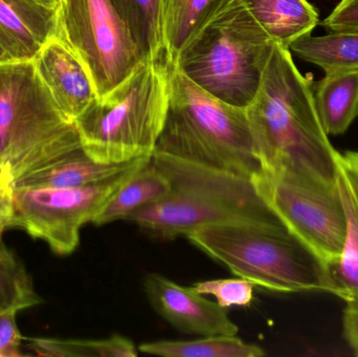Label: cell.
Wrapping results in <instances>:
<instances>
[{
	"label": "cell",
	"mask_w": 358,
	"mask_h": 357,
	"mask_svg": "<svg viewBox=\"0 0 358 357\" xmlns=\"http://www.w3.org/2000/svg\"><path fill=\"white\" fill-rule=\"evenodd\" d=\"M261 169L288 170L336 184L338 151L315 106L310 80L275 43L256 96L245 108Z\"/></svg>",
	"instance_id": "1"
},
{
	"label": "cell",
	"mask_w": 358,
	"mask_h": 357,
	"mask_svg": "<svg viewBox=\"0 0 358 357\" xmlns=\"http://www.w3.org/2000/svg\"><path fill=\"white\" fill-rule=\"evenodd\" d=\"M170 191L169 180L151 159L109 198L92 224L105 226L126 220L134 212L165 198Z\"/></svg>",
	"instance_id": "17"
},
{
	"label": "cell",
	"mask_w": 358,
	"mask_h": 357,
	"mask_svg": "<svg viewBox=\"0 0 358 357\" xmlns=\"http://www.w3.org/2000/svg\"><path fill=\"white\" fill-rule=\"evenodd\" d=\"M275 43L289 50L296 40L311 35L319 10L308 0H242Z\"/></svg>",
	"instance_id": "16"
},
{
	"label": "cell",
	"mask_w": 358,
	"mask_h": 357,
	"mask_svg": "<svg viewBox=\"0 0 358 357\" xmlns=\"http://www.w3.org/2000/svg\"><path fill=\"white\" fill-rule=\"evenodd\" d=\"M152 161L167 176L171 191L162 201L130 214L126 221L155 238L187 236L216 224H284L252 178L164 153H153Z\"/></svg>",
	"instance_id": "2"
},
{
	"label": "cell",
	"mask_w": 358,
	"mask_h": 357,
	"mask_svg": "<svg viewBox=\"0 0 358 357\" xmlns=\"http://www.w3.org/2000/svg\"><path fill=\"white\" fill-rule=\"evenodd\" d=\"M343 335L355 356H358V303L346 302L343 312Z\"/></svg>",
	"instance_id": "30"
},
{
	"label": "cell",
	"mask_w": 358,
	"mask_h": 357,
	"mask_svg": "<svg viewBox=\"0 0 358 357\" xmlns=\"http://www.w3.org/2000/svg\"><path fill=\"white\" fill-rule=\"evenodd\" d=\"M338 182L355 199L358 207V151H345L338 154Z\"/></svg>",
	"instance_id": "29"
},
{
	"label": "cell",
	"mask_w": 358,
	"mask_h": 357,
	"mask_svg": "<svg viewBox=\"0 0 358 357\" xmlns=\"http://www.w3.org/2000/svg\"><path fill=\"white\" fill-rule=\"evenodd\" d=\"M31 1L38 2V3L43 4L50 8H55V6H56V0H31Z\"/></svg>",
	"instance_id": "32"
},
{
	"label": "cell",
	"mask_w": 358,
	"mask_h": 357,
	"mask_svg": "<svg viewBox=\"0 0 358 357\" xmlns=\"http://www.w3.org/2000/svg\"><path fill=\"white\" fill-rule=\"evenodd\" d=\"M152 157L99 184L75 188H15L10 228L41 239L58 255L77 249L80 231L92 224L105 203Z\"/></svg>",
	"instance_id": "10"
},
{
	"label": "cell",
	"mask_w": 358,
	"mask_h": 357,
	"mask_svg": "<svg viewBox=\"0 0 358 357\" xmlns=\"http://www.w3.org/2000/svg\"><path fill=\"white\" fill-rule=\"evenodd\" d=\"M31 348L39 356L59 357H107L105 340H31Z\"/></svg>",
	"instance_id": "25"
},
{
	"label": "cell",
	"mask_w": 358,
	"mask_h": 357,
	"mask_svg": "<svg viewBox=\"0 0 358 357\" xmlns=\"http://www.w3.org/2000/svg\"><path fill=\"white\" fill-rule=\"evenodd\" d=\"M54 31L55 8L31 0H0V45L13 60H33Z\"/></svg>",
	"instance_id": "13"
},
{
	"label": "cell",
	"mask_w": 358,
	"mask_h": 357,
	"mask_svg": "<svg viewBox=\"0 0 358 357\" xmlns=\"http://www.w3.org/2000/svg\"><path fill=\"white\" fill-rule=\"evenodd\" d=\"M313 96L328 136L344 134L358 117V73H325Z\"/></svg>",
	"instance_id": "18"
},
{
	"label": "cell",
	"mask_w": 358,
	"mask_h": 357,
	"mask_svg": "<svg viewBox=\"0 0 358 357\" xmlns=\"http://www.w3.org/2000/svg\"><path fill=\"white\" fill-rule=\"evenodd\" d=\"M17 310L0 314V357H18L21 335L16 323Z\"/></svg>",
	"instance_id": "28"
},
{
	"label": "cell",
	"mask_w": 358,
	"mask_h": 357,
	"mask_svg": "<svg viewBox=\"0 0 358 357\" xmlns=\"http://www.w3.org/2000/svg\"><path fill=\"white\" fill-rule=\"evenodd\" d=\"M275 42L242 0H234L185 46L174 64L218 100L246 108L260 87Z\"/></svg>",
	"instance_id": "6"
},
{
	"label": "cell",
	"mask_w": 358,
	"mask_h": 357,
	"mask_svg": "<svg viewBox=\"0 0 358 357\" xmlns=\"http://www.w3.org/2000/svg\"><path fill=\"white\" fill-rule=\"evenodd\" d=\"M185 237L210 259L256 286L275 293L338 297L331 268L284 224H216Z\"/></svg>",
	"instance_id": "3"
},
{
	"label": "cell",
	"mask_w": 358,
	"mask_h": 357,
	"mask_svg": "<svg viewBox=\"0 0 358 357\" xmlns=\"http://www.w3.org/2000/svg\"><path fill=\"white\" fill-rule=\"evenodd\" d=\"M14 192L12 170L0 159V242L4 231L10 228L14 211Z\"/></svg>",
	"instance_id": "27"
},
{
	"label": "cell",
	"mask_w": 358,
	"mask_h": 357,
	"mask_svg": "<svg viewBox=\"0 0 358 357\" xmlns=\"http://www.w3.org/2000/svg\"><path fill=\"white\" fill-rule=\"evenodd\" d=\"M347 218V236L342 257L331 268L338 297L345 302L358 303V207L346 188L338 182Z\"/></svg>",
	"instance_id": "22"
},
{
	"label": "cell",
	"mask_w": 358,
	"mask_h": 357,
	"mask_svg": "<svg viewBox=\"0 0 358 357\" xmlns=\"http://www.w3.org/2000/svg\"><path fill=\"white\" fill-rule=\"evenodd\" d=\"M155 152L250 178L261 170L245 108L210 96L171 62L169 105Z\"/></svg>",
	"instance_id": "5"
},
{
	"label": "cell",
	"mask_w": 358,
	"mask_h": 357,
	"mask_svg": "<svg viewBox=\"0 0 358 357\" xmlns=\"http://www.w3.org/2000/svg\"><path fill=\"white\" fill-rule=\"evenodd\" d=\"M31 61L55 104L75 123L96 98L92 79L79 59L52 36Z\"/></svg>",
	"instance_id": "12"
},
{
	"label": "cell",
	"mask_w": 358,
	"mask_h": 357,
	"mask_svg": "<svg viewBox=\"0 0 358 357\" xmlns=\"http://www.w3.org/2000/svg\"><path fill=\"white\" fill-rule=\"evenodd\" d=\"M54 36L79 59L96 98L106 96L144 62L111 0H56Z\"/></svg>",
	"instance_id": "8"
},
{
	"label": "cell",
	"mask_w": 358,
	"mask_h": 357,
	"mask_svg": "<svg viewBox=\"0 0 358 357\" xmlns=\"http://www.w3.org/2000/svg\"><path fill=\"white\" fill-rule=\"evenodd\" d=\"M145 293L157 314L171 326L187 335H237L239 328L229 319L225 308L181 286L159 274L145 278Z\"/></svg>",
	"instance_id": "11"
},
{
	"label": "cell",
	"mask_w": 358,
	"mask_h": 357,
	"mask_svg": "<svg viewBox=\"0 0 358 357\" xmlns=\"http://www.w3.org/2000/svg\"><path fill=\"white\" fill-rule=\"evenodd\" d=\"M152 156L122 163H99L83 148L61 157L52 165L29 172L15 180V188H75L99 184L132 169Z\"/></svg>",
	"instance_id": "14"
},
{
	"label": "cell",
	"mask_w": 358,
	"mask_h": 357,
	"mask_svg": "<svg viewBox=\"0 0 358 357\" xmlns=\"http://www.w3.org/2000/svg\"><path fill=\"white\" fill-rule=\"evenodd\" d=\"M80 148L76 124L55 104L33 61L0 64V159L14 182Z\"/></svg>",
	"instance_id": "7"
},
{
	"label": "cell",
	"mask_w": 358,
	"mask_h": 357,
	"mask_svg": "<svg viewBox=\"0 0 358 357\" xmlns=\"http://www.w3.org/2000/svg\"><path fill=\"white\" fill-rule=\"evenodd\" d=\"M252 283L245 279H213L194 283L192 289L202 296H213L222 308L245 307L254 300Z\"/></svg>",
	"instance_id": "24"
},
{
	"label": "cell",
	"mask_w": 358,
	"mask_h": 357,
	"mask_svg": "<svg viewBox=\"0 0 358 357\" xmlns=\"http://www.w3.org/2000/svg\"><path fill=\"white\" fill-rule=\"evenodd\" d=\"M301 60L321 67L325 73H358V31H331L305 36L289 46Z\"/></svg>",
	"instance_id": "19"
},
{
	"label": "cell",
	"mask_w": 358,
	"mask_h": 357,
	"mask_svg": "<svg viewBox=\"0 0 358 357\" xmlns=\"http://www.w3.org/2000/svg\"><path fill=\"white\" fill-rule=\"evenodd\" d=\"M322 25L328 31H358V0H341Z\"/></svg>",
	"instance_id": "26"
},
{
	"label": "cell",
	"mask_w": 358,
	"mask_h": 357,
	"mask_svg": "<svg viewBox=\"0 0 358 357\" xmlns=\"http://www.w3.org/2000/svg\"><path fill=\"white\" fill-rule=\"evenodd\" d=\"M234 0H161L159 20L164 50L176 63L185 46Z\"/></svg>",
	"instance_id": "15"
},
{
	"label": "cell",
	"mask_w": 358,
	"mask_h": 357,
	"mask_svg": "<svg viewBox=\"0 0 358 357\" xmlns=\"http://www.w3.org/2000/svg\"><path fill=\"white\" fill-rule=\"evenodd\" d=\"M252 180L294 236L330 268L338 265L347 236L346 212L338 184H325L288 170L261 169Z\"/></svg>",
	"instance_id": "9"
},
{
	"label": "cell",
	"mask_w": 358,
	"mask_h": 357,
	"mask_svg": "<svg viewBox=\"0 0 358 357\" xmlns=\"http://www.w3.org/2000/svg\"><path fill=\"white\" fill-rule=\"evenodd\" d=\"M41 302L24 266L0 242V314L8 310L20 312Z\"/></svg>",
	"instance_id": "23"
},
{
	"label": "cell",
	"mask_w": 358,
	"mask_h": 357,
	"mask_svg": "<svg viewBox=\"0 0 358 357\" xmlns=\"http://www.w3.org/2000/svg\"><path fill=\"white\" fill-rule=\"evenodd\" d=\"M127 23L143 61L165 54L162 39L161 0H111Z\"/></svg>",
	"instance_id": "21"
},
{
	"label": "cell",
	"mask_w": 358,
	"mask_h": 357,
	"mask_svg": "<svg viewBox=\"0 0 358 357\" xmlns=\"http://www.w3.org/2000/svg\"><path fill=\"white\" fill-rule=\"evenodd\" d=\"M167 54L144 61L106 96L96 98L75 121L82 148L94 161L122 163L152 156L167 115Z\"/></svg>",
	"instance_id": "4"
},
{
	"label": "cell",
	"mask_w": 358,
	"mask_h": 357,
	"mask_svg": "<svg viewBox=\"0 0 358 357\" xmlns=\"http://www.w3.org/2000/svg\"><path fill=\"white\" fill-rule=\"evenodd\" d=\"M13 61L14 60H13L12 57L0 45V64H2V63L13 62Z\"/></svg>",
	"instance_id": "31"
},
{
	"label": "cell",
	"mask_w": 358,
	"mask_h": 357,
	"mask_svg": "<svg viewBox=\"0 0 358 357\" xmlns=\"http://www.w3.org/2000/svg\"><path fill=\"white\" fill-rule=\"evenodd\" d=\"M141 354L165 357H261L260 346L236 335H210L194 341H159L138 346Z\"/></svg>",
	"instance_id": "20"
}]
</instances>
